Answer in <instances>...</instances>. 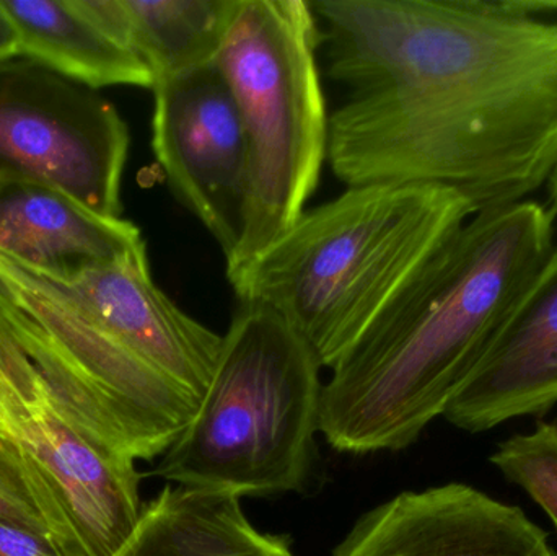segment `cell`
Returning a JSON list of instances; mask_svg holds the SVG:
<instances>
[{
    "label": "cell",
    "mask_w": 557,
    "mask_h": 556,
    "mask_svg": "<svg viewBox=\"0 0 557 556\" xmlns=\"http://www.w3.org/2000/svg\"><path fill=\"white\" fill-rule=\"evenodd\" d=\"M327 77V163L346 186L448 189L478 212L557 165V22L519 0H310Z\"/></svg>",
    "instance_id": "6da1fadb"
},
{
    "label": "cell",
    "mask_w": 557,
    "mask_h": 556,
    "mask_svg": "<svg viewBox=\"0 0 557 556\" xmlns=\"http://www.w3.org/2000/svg\"><path fill=\"white\" fill-rule=\"evenodd\" d=\"M555 224L533 199L471 215L331 369L326 443L396 453L444 417L548 261Z\"/></svg>",
    "instance_id": "7a4b0ae2"
},
{
    "label": "cell",
    "mask_w": 557,
    "mask_h": 556,
    "mask_svg": "<svg viewBox=\"0 0 557 556\" xmlns=\"http://www.w3.org/2000/svg\"><path fill=\"white\" fill-rule=\"evenodd\" d=\"M471 215L448 189L347 186L228 283L242 304L274 310L333 369Z\"/></svg>",
    "instance_id": "3957f363"
},
{
    "label": "cell",
    "mask_w": 557,
    "mask_h": 556,
    "mask_svg": "<svg viewBox=\"0 0 557 556\" xmlns=\"http://www.w3.org/2000/svg\"><path fill=\"white\" fill-rule=\"evenodd\" d=\"M321 369L274 310L242 304L198 411L157 475L238 498L300 492L320 433Z\"/></svg>",
    "instance_id": "277c9868"
},
{
    "label": "cell",
    "mask_w": 557,
    "mask_h": 556,
    "mask_svg": "<svg viewBox=\"0 0 557 556\" xmlns=\"http://www.w3.org/2000/svg\"><path fill=\"white\" fill-rule=\"evenodd\" d=\"M320 49L310 0H238L215 58L248 147L244 227L227 280L298 221L320 185L330 143Z\"/></svg>",
    "instance_id": "5b68a950"
},
{
    "label": "cell",
    "mask_w": 557,
    "mask_h": 556,
    "mask_svg": "<svg viewBox=\"0 0 557 556\" xmlns=\"http://www.w3.org/2000/svg\"><path fill=\"white\" fill-rule=\"evenodd\" d=\"M0 307L58 400L114 453L136 462L162 457L198 411L196 395L117 345L54 284L2 254Z\"/></svg>",
    "instance_id": "8992f818"
},
{
    "label": "cell",
    "mask_w": 557,
    "mask_h": 556,
    "mask_svg": "<svg viewBox=\"0 0 557 556\" xmlns=\"http://www.w3.org/2000/svg\"><path fill=\"white\" fill-rule=\"evenodd\" d=\"M0 467L62 556H113L144 505L136 460L95 440L20 345L0 307Z\"/></svg>",
    "instance_id": "52a82bcc"
},
{
    "label": "cell",
    "mask_w": 557,
    "mask_h": 556,
    "mask_svg": "<svg viewBox=\"0 0 557 556\" xmlns=\"http://www.w3.org/2000/svg\"><path fill=\"white\" fill-rule=\"evenodd\" d=\"M126 121L94 88L35 62L0 65V173L36 180L121 218Z\"/></svg>",
    "instance_id": "ba28073f"
},
{
    "label": "cell",
    "mask_w": 557,
    "mask_h": 556,
    "mask_svg": "<svg viewBox=\"0 0 557 556\" xmlns=\"http://www.w3.org/2000/svg\"><path fill=\"white\" fill-rule=\"evenodd\" d=\"M152 147L175 198L208 228L225 261L244 227L248 147L218 65L153 84Z\"/></svg>",
    "instance_id": "9c48e42d"
},
{
    "label": "cell",
    "mask_w": 557,
    "mask_h": 556,
    "mask_svg": "<svg viewBox=\"0 0 557 556\" xmlns=\"http://www.w3.org/2000/svg\"><path fill=\"white\" fill-rule=\"evenodd\" d=\"M38 274L117 345L201 400L222 336L183 312L153 283L147 250L69 276Z\"/></svg>",
    "instance_id": "30bf717a"
},
{
    "label": "cell",
    "mask_w": 557,
    "mask_h": 556,
    "mask_svg": "<svg viewBox=\"0 0 557 556\" xmlns=\"http://www.w3.org/2000/svg\"><path fill=\"white\" fill-rule=\"evenodd\" d=\"M333 556H557L517 506L461 485L405 492L356 522Z\"/></svg>",
    "instance_id": "8fae6325"
},
{
    "label": "cell",
    "mask_w": 557,
    "mask_h": 556,
    "mask_svg": "<svg viewBox=\"0 0 557 556\" xmlns=\"http://www.w3.org/2000/svg\"><path fill=\"white\" fill-rule=\"evenodd\" d=\"M557 404V242L444 417L468 433L512 418L548 413Z\"/></svg>",
    "instance_id": "7c38bea8"
},
{
    "label": "cell",
    "mask_w": 557,
    "mask_h": 556,
    "mask_svg": "<svg viewBox=\"0 0 557 556\" xmlns=\"http://www.w3.org/2000/svg\"><path fill=\"white\" fill-rule=\"evenodd\" d=\"M147 250L139 227L107 218L45 183L0 173V254L69 276Z\"/></svg>",
    "instance_id": "4fadbf2b"
},
{
    "label": "cell",
    "mask_w": 557,
    "mask_h": 556,
    "mask_svg": "<svg viewBox=\"0 0 557 556\" xmlns=\"http://www.w3.org/2000/svg\"><path fill=\"white\" fill-rule=\"evenodd\" d=\"M15 23L20 54L85 87H153L139 54L117 39L85 0H2Z\"/></svg>",
    "instance_id": "5bb4252c"
},
{
    "label": "cell",
    "mask_w": 557,
    "mask_h": 556,
    "mask_svg": "<svg viewBox=\"0 0 557 556\" xmlns=\"http://www.w3.org/2000/svg\"><path fill=\"white\" fill-rule=\"evenodd\" d=\"M113 556H295L284 535L258 531L231 493L166 485Z\"/></svg>",
    "instance_id": "9a60e30c"
},
{
    "label": "cell",
    "mask_w": 557,
    "mask_h": 556,
    "mask_svg": "<svg viewBox=\"0 0 557 556\" xmlns=\"http://www.w3.org/2000/svg\"><path fill=\"white\" fill-rule=\"evenodd\" d=\"M88 10L146 62L173 77L214 64L238 0H85ZM153 88V87H152Z\"/></svg>",
    "instance_id": "2e32d148"
},
{
    "label": "cell",
    "mask_w": 557,
    "mask_h": 556,
    "mask_svg": "<svg viewBox=\"0 0 557 556\" xmlns=\"http://www.w3.org/2000/svg\"><path fill=\"white\" fill-rule=\"evenodd\" d=\"M491 462L509 482L525 490L557 529V424L539 423L497 446Z\"/></svg>",
    "instance_id": "e0dca14e"
},
{
    "label": "cell",
    "mask_w": 557,
    "mask_h": 556,
    "mask_svg": "<svg viewBox=\"0 0 557 556\" xmlns=\"http://www.w3.org/2000/svg\"><path fill=\"white\" fill-rule=\"evenodd\" d=\"M0 522L25 529L51 542L41 516L2 467H0Z\"/></svg>",
    "instance_id": "ac0fdd59"
},
{
    "label": "cell",
    "mask_w": 557,
    "mask_h": 556,
    "mask_svg": "<svg viewBox=\"0 0 557 556\" xmlns=\"http://www.w3.org/2000/svg\"><path fill=\"white\" fill-rule=\"evenodd\" d=\"M0 556H62L41 535L0 522Z\"/></svg>",
    "instance_id": "d6986e66"
},
{
    "label": "cell",
    "mask_w": 557,
    "mask_h": 556,
    "mask_svg": "<svg viewBox=\"0 0 557 556\" xmlns=\"http://www.w3.org/2000/svg\"><path fill=\"white\" fill-rule=\"evenodd\" d=\"M16 54H20L18 29L0 0V65L10 62Z\"/></svg>",
    "instance_id": "ffe728a7"
},
{
    "label": "cell",
    "mask_w": 557,
    "mask_h": 556,
    "mask_svg": "<svg viewBox=\"0 0 557 556\" xmlns=\"http://www.w3.org/2000/svg\"><path fill=\"white\" fill-rule=\"evenodd\" d=\"M548 195H549V211L555 214L557 219V165L556 169L553 170L552 176H549L548 183Z\"/></svg>",
    "instance_id": "44dd1931"
}]
</instances>
